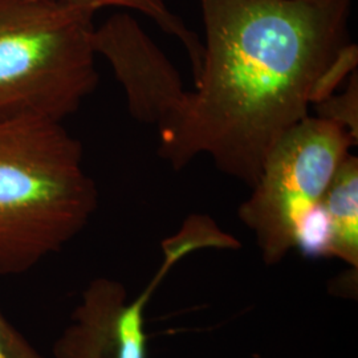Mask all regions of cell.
<instances>
[{"label":"cell","instance_id":"cell-8","mask_svg":"<svg viewBox=\"0 0 358 358\" xmlns=\"http://www.w3.org/2000/svg\"><path fill=\"white\" fill-rule=\"evenodd\" d=\"M71 3L90 7L99 11L106 7H120L142 13L152 19L167 35L178 38L187 52L192 63L194 80L198 77L202 66L203 44L196 34L192 32L177 15L167 8L165 0H66Z\"/></svg>","mask_w":358,"mask_h":358},{"label":"cell","instance_id":"cell-12","mask_svg":"<svg viewBox=\"0 0 358 358\" xmlns=\"http://www.w3.org/2000/svg\"><path fill=\"white\" fill-rule=\"evenodd\" d=\"M0 358H44L0 309Z\"/></svg>","mask_w":358,"mask_h":358},{"label":"cell","instance_id":"cell-6","mask_svg":"<svg viewBox=\"0 0 358 358\" xmlns=\"http://www.w3.org/2000/svg\"><path fill=\"white\" fill-rule=\"evenodd\" d=\"M161 282L154 278L133 301L121 282L97 279L81 296L71 324L53 346L56 358H148L143 310Z\"/></svg>","mask_w":358,"mask_h":358},{"label":"cell","instance_id":"cell-9","mask_svg":"<svg viewBox=\"0 0 358 358\" xmlns=\"http://www.w3.org/2000/svg\"><path fill=\"white\" fill-rule=\"evenodd\" d=\"M238 248V241L220 230L211 217L192 215L187 217L182 229L171 238L162 242L164 263L158 273L165 276L183 256L201 248Z\"/></svg>","mask_w":358,"mask_h":358},{"label":"cell","instance_id":"cell-4","mask_svg":"<svg viewBox=\"0 0 358 358\" xmlns=\"http://www.w3.org/2000/svg\"><path fill=\"white\" fill-rule=\"evenodd\" d=\"M357 141L343 127L307 115L272 146L251 196L239 208L267 264L280 263L294 248L301 220L320 203Z\"/></svg>","mask_w":358,"mask_h":358},{"label":"cell","instance_id":"cell-2","mask_svg":"<svg viewBox=\"0 0 358 358\" xmlns=\"http://www.w3.org/2000/svg\"><path fill=\"white\" fill-rule=\"evenodd\" d=\"M97 206L83 146L63 122L0 121V276L23 275L60 251Z\"/></svg>","mask_w":358,"mask_h":358},{"label":"cell","instance_id":"cell-7","mask_svg":"<svg viewBox=\"0 0 358 358\" xmlns=\"http://www.w3.org/2000/svg\"><path fill=\"white\" fill-rule=\"evenodd\" d=\"M332 232V256L358 267V158L352 153L334 173L321 199Z\"/></svg>","mask_w":358,"mask_h":358},{"label":"cell","instance_id":"cell-10","mask_svg":"<svg viewBox=\"0 0 358 358\" xmlns=\"http://www.w3.org/2000/svg\"><path fill=\"white\" fill-rule=\"evenodd\" d=\"M345 90L333 93L315 105L319 118L346 129L358 140V77L357 71L348 78Z\"/></svg>","mask_w":358,"mask_h":358},{"label":"cell","instance_id":"cell-3","mask_svg":"<svg viewBox=\"0 0 358 358\" xmlns=\"http://www.w3.org/2000/svg\"><path fill=\"white\" fill-rule=\"evenodd\" d=\"M96 13L66 0H0V121L76 113L99 84Z\"/></svg>","mask_w":358,"mask_h":358},{"label":"cell","instance_id":"cell-5","mask_svg":"<svg viewBox=\"0 0 358 358\" xmlns=\"http://www.w3.org/2000/svg\"><path fill=\"white\" fill-rule=\"evenodd\" d=\"M93 47L113 69L127 96L129 113L137 121L165 128L186 100L178 71L138 22L115 13L96 27Z\"/></svg>","mask_w":358,"mask_h":358},{"label":"cell","instance_id":"cell-1","mask_svg":"<svg viewBox=\"0 0 358 358\" xmlns=\"http://www.w3.org/2000/svg\"><path fill=\"white\" fill-rule=\"evenodd\" d=\"M202 66L159 129L176 170L201 154L252 187L272 146L309 115L312 92L349 44L353 0H199Z\"/></svg>","mask_w":358,"mask_h":358},{"label":"cell","instance_id":"cell-11","mask_svg":"<svg viewBox=\"0 0 358 358\" xmlns=\"http://www.w3.org/2000/svg\"><path fill=\"white\" fill-rule=\"evenodd\" d=\"M358 63V48L356 44H346L345 47L338 52V55L333 59L332 63L324 71L319 81L316 83L310 103L316 105L327 97L333 94L337 88L343 84L346 77L356 72Z\"/></svg>","mask_w":358,"mask_h":358}]
</instances>
